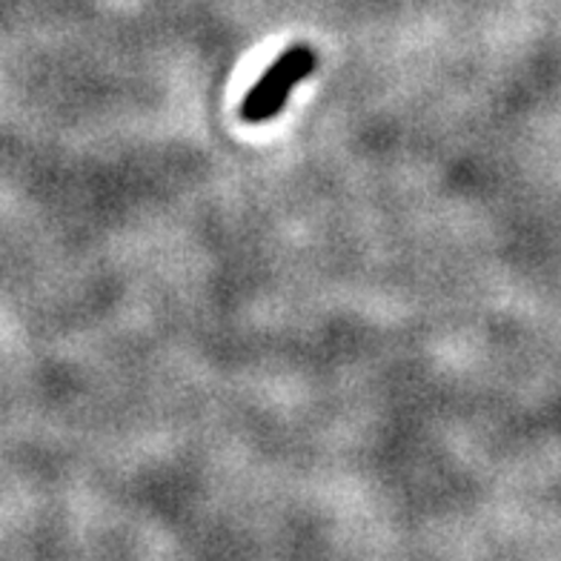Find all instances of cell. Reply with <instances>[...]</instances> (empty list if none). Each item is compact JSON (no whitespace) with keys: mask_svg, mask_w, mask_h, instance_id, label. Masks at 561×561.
<instances>
[{"mask_svg":"<svg viewBox=\"0 0 561 561\" xmlns=\"http://www.w3.org/2000/svg\"><path fill=\"white\" fill-rule=\"evenodd\" d=\"M318 58L310 46H289L287 53H280L273 67L261 75V81L250 89V95L241 104V121L247 124H266L278 118L289 92L316 69Z\"/></svg>","mask_w":561,"mask_h":561,"instance_id":"6da1fadb","label":"cell"}]
</instances>
